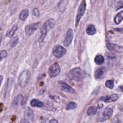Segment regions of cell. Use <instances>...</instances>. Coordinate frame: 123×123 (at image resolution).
<instances>
[{
  "label": "cell",
  "instance_id": "obj_27",
  "mask_svg": "<svg viewBox=\"0 0 123 123\" xmlns=\"http://www.w3.org/2000/svg\"><path fill=\"white\" fill-rule=\"evenodd\" d=\"M46 108L47 110L50 111L53 109V104L51 101H48L46 103Z\"/></svg>",
  "mask_w": 123,
  "mask_h": 123
},
{
  "label": "cell",
  "instance_id": "obj_26",
  "mask_svg": "<svg viewBox=\"0 0 123 123\" xmlns=\"http://www.w3.org/2000/svg\"><path fill=\"white\" fill-rule=\"evenodd\" d=\"M32 14L34 16H36V17H39V15H40V12L39 10H38V9L37 8H34V9L32 11Z\"/></svg>",
  "mask_w": 123,
  "mask_h": 123
},
{
  "label": "cell",
  "instance_id": "obj_19",
  "mask_svg": "<svg viewBox=\"0 0 123 123\" xmlns=\"http://www.w3.org/2000/svg\"><path fill=\"white\" fill-rule=\"evenodd\" d=\"M123 11H122L116 15V16L114 18V21L116 24L118 25L120 24V23L123 20Z\"/></svg>",
  "mask_w": 123,
  "mask_h": 123
},
{
  "label": "cell",
  "instance_id": "obj_16",
  "mask_svg": "<svg viewBox=\"0 0 123 123\" xmlns=\"http://www.w3.org/2000/svg\"><path fill=\"white\" fill-rule=\"evenodd\" d=\"M105 70L104 68H101L98 69L95 72V77L97 79H100L104 77Z\"/></svg>",
  "mask_w": 123,
  "mask_h": 123
},
{
  "label": "cell",
  "instance_id": "obj_21",
  "mask_svg": "<svg viewBox=\"0 0 123 123\" xmlns=\"http://www.w3.org/2000/svg\"><path fill=\"white\" fill-rule=\"evenodd\" d=\"M104 61V59L103 57L100 54L97 55L95 57V59H94L95 62L97 64H98V65L101 64L102 63H103Z\"/></svg>",
  "mask_w": 123,
  "mask_h": 123
},
{
  "label": "cell",
  "instance_id": "obj_15",
  "mask_svg": "<svg viewBox=\"0 0 123 123\" xmlns=\"http://www.w3.org/2000/svg\"><path fill=\"white\" fill-rule=\"evenodd\" d=\"M29 14V10L27 8L24 9L20 13L19 18L22 21H25L27 18Z\"/></svg>",
  "mask_w": 123,
  "mask_h": 123
},
{
  "label": "cell",
  "instance_id": "obj_8",
  "mask_svg": "<svg viewBox=\"0 0 123 123\" xmlns=\"http://www.w3.org/2000/svg\"><path fill=\"white\" fill-rule=\"evenodd\" d=\"M40 24H41V22H39L33 23L32 24H30L26 26L25 29V34L28 36H30L32 35L40 26Z\"/></svg>",
  "mask_w": 123,
  "mask_h": 123
},
{
  "label": "cell",
  "instance_id": "obj_23",
  "mask_svg": "<svg viewBox=\"0 0 123 123\" xmlns=\"http://www.w3.org/2000/svg\"><path fill=\"white\" fill-rule=\"evenodd\" d=\"M97 109H98V108L95 107H93V106L89 107L87 110V114L88 115L96 114L97 112Z\"/></svg>",
  "mask_w": 123,
  "mask_h": 123
},
{
  "label": "cell",
  "instance_id": "obj_30",
  "mask_svg": "<svg viewBox=\"0 0 123 123\" xmlns=\"http://www.w3.org/2000/svg\"><path fill=\"white\" fill-rule=\"evenodd\" d=\"M49 98H50L51 99H54L56 102L59 103L60 102V98L58 96H49Z\"/></svg>",
  "mask_w": 123,
  "mask_h": 123
},
{
  "label": "cell",
  "instance_id": "obj_12",
  "mask_svg": "<svg viewBox=\"0 0 123 123\" xmlns=\"http://www.w3.org/2000/svg\"><path fill=\"white\" fill-rule=\"evenodd\" d=\"M107 48L111 50H113L118 53L123 52V47L115 44L108 43L107 44Z\"/></svg>",
  "mask_w": 123,
  "mask_h": 123
},
{
  "label": "cell",
  "instance_id": "obj_17",
  "mask_svg": "<svg viewBox=\"0 0 123 123\" xmlns=\"http://www.w3.org/2000/svg\"><path fill=\"white\" fill-rule=\"evenodd\" d=\"M30 105L34 107L40 108L43 106V103L37 99H33L30 102Z\"/></svg>",
  "mask_w": 123,
  "mask_h": 123
},
{
  "label": "cell",
  "instance_id": "obj_31",
  "mask_svg": "<svg viewBox=\"0 0 123 123\" xmlns=\"http://www.w3.org/2000/svg\"><path fill=\"white\" fill-rule=\"evenodd\" d=\"M105 55L109 58L110 59H114L115 58H116V55L114 54L111 53H109V52H107L105 54Z\"/></svg>",
  "mask_w": 123,
  "mask_h": 123
},
{
  "label": "cell",
  "instance_id": "obj_32",
  "mask_svg": "<svg viewBox=\"0 0 123 123\" xmlns=\"http://www.w3.org/2000/svg\"><path fill=\"white\" fill-rule=\"evenodd\" d=\"M112 123H122V121L117 117H115L112 121Z\"/></svg>",
  "mask_w": 123,
  "mask_h": 123
},
{
  "label": "cell",
  "instance_id": "obj_22",
  "mask_svg": "<svg viewBox=\"0 0 123 123\" xmlns=\"http://www.w3.org/2000/svg\"><path fill=\"white\" fill-rule=\"evenodd\" d=\"M17 29V26L14 25L13 27H12L10 30L7 33L6 36L9 37V38H12L14 35V33L16 31V30Z\"/></svg>",
  "mask_w": 123,
  "mask_h": 123
},
{
  "label": "cell",
  "instance_id": "obj_38",
  "mask_svg": "<svg viewBox=\"0 0 123 123\" xmlns=\"http://www.w3.org/2000/svg\"><path fill=\"white\" fill-rule=\"evenodd\" d=\"M0 85L2 84V81H3V77L2 75H0Z\"/></svg>",
  "mask_w": 123,
  "mask_h": 123
},
{
  "label": "cell",
  "instance_id": "obj_7",
  "mask_svg": "<svg viewBox=\"0 0 123 123\" xmlns=\"http://www.w3.org/2000/svg\"><path fill=\"white\" fill-rule=\"evenodd\" d=\"M52 52L54 56L57 58H61L65 55L66 50L63 46L57 45L53 48Z\"/></svg>",
  "mask_w": 123,
  "mask_h": 123
},
{
  "label": "cell",
  "instance_id": "obj_36",
  "mask_svg": "<svg viewBox=\"0 0 123 123\" xmlns=\"http://www.w3.org/2000/svg\"><path fill=\"white\" fill-rule=\"evenodd\" d=\"M20 123H29V122L27 119H26L25 118H24L21 120Z\"/></svg>",
  "mask_w": 123,
  "mask_h": 123
},
{
  "label": "cell",
  "instance_id": "obj_40",
  "mask_svg": "<svg viewBox=\"0 0 123 123\" xmlns=\"http://www.w3.org/2000/svg\"><path fill=\"white\" fill-rule=\"evenodd\" d=\"M119 89H120V90H121L123 92V86H120L119 87Z\"/></svg>",
  "mask_w": 123,
  "mask_h": 123
},
{
  "label": "cell",
  "instance_id": "obj_25",
  "mask_svg": "<svg viewBox=\"0 0 123 123\" xmlns=\"http://www.w3.org/2000/svg\"><path fill=\"white\" fill-rule=\"evenodd\" d=\"M105 86L110 89H112L114 87V81L112 80H108L105 82Z\"/></svg>",
  "mask_w": 123,
  "mask_h": 123
},
{
  "label": "cell",
  "instance_id": "obj_4",
  "mask_svg": "<svg viewBox=\"0 0 123 123\" xmlns=\"http://www.w3.org/2000/svg\"><path fill=\"white\" fill-rule=\"evenodd\" d=\"M113 110L110 108H106L98 116L97 121L102 122L108 120L112 115Z\"/></svg>",
  "mask_w": 123,
  "mask_h": 123
},
{
  "label": "cell",
  "instance_id": "obj_6",
  "mask_svg": "<svg viewBox=\"0 0 123 123\" xmlns=\"http://www.w3.org/2000/svg\"><path fill=\"white\" fill-rule=\"evenodd\" d=\"M60 66L57 62L53 63L50 65L48 69V74L51 78L56 77L59 75L60 73Z\"/></svg>",
  "mask_w": 123,
  "mask_h": 123
},
{
  "label": "cell",
  "instance_id": "obj_33",
  "mask_svg": "<svg viewBox=\"0 0 123 123\" xmlns=\"http://www.w3.org/2000/svg\"><path fill=\"white\" fill-rule=\"evenodd\" d=\"M45 90H46V87L45 86H44V87H42L41 88V89H40V90H39V95H42V94H43L45 91Z\"/></svg>",
  "mask_w": 123,
  "mask_h": 123
},
{
  "label": "cell",
  "instance_id": "obj_35",
  "mask_svg": "<svg viewBox=\"0 0 123 123\" xmlns=\"http://www.w3.org/2000/svg\"><path fill=\"white\" fill-rule=\"evenodd\" d=\"M118 108L120 111H121L122 112H123V101L119 104Z\"/></svg>",
  "mask_w": 123,
  "mask_h": 123
},
{
  "label": "cell",
  "instance_id": "obj_2",
  "mask_svg": "<svg viewBox=\"0 0 123 123\" xmlns=\"http://www.w3.org/2000/svg\"><path fill=\"white\" fill-rule=\"evenodd\" d=\"M86 73L78 67L71 69L67 74V76L71 80L75 81H80L86 76Z\"/></svg>",
  "mask_w": 123,
  "mask_h": 123
},
{
  "label": "cell",
  "instance_id": "obj_34",
  "mask_svg": "<svg viewBox=\"0 0 123 123\" xmlns=\"http://www.w3.org/2000/svg\"><path fill=\"white\" fill-rule=\"evenodd\" d=\"M114 30L118 32L123 33V28H114Z\"/></svg>",
  "mask_w": 123,
  "mask_h": 123
},
{
  "label": "cell",
  "instance_id": "obj_28",
  "mask_svg": "<svg viewBox=\"0 0 123 123\" xmlns=\"http://www.w3.org/2000/svg\"><path fill=\"white\" fill-rule=\"evenodd\" d=\"M7 52L5 50H1L0 51V61H1L3 59L5 58L7 56Z\"/></svg>",
  "mask_w": 123,
  "mask_h": 123
},
{
  "label": "cell",
  "instance_id": "obj_18",
  "mask_svg": "<svg viewBox=\"0 0 123 123\" xmlns=\"http://www.w3.org/2000/svg\"><path fill=\"white\" fill-rule=\"evenodd\" d=\"M86 32L89 35H94L96 33V29L95 26L92 24L89 25L86 29Z\"/></svg>",
  "mask_w": 123,
  "mask_h": 123
},
{
  "label": "cell",
  "instance_id": "obj_9",
  "mask_svg": "<svg viewBox=\"0 0 123 123\" xmlns=\"http://www.w3.org/2000/svg\"><path fill=\"white\" fill-rule=\"evenodd\" d=\"M74 37V32L72 28H69L66 33L65 37L63 41V45L68 47L72 42Z\"/></svg>",
  "mask_w": 123,
  "mask_h": 123
},
{
  "label": "cell",
  "instance_id": "obj_10",
  "mask_svg": "<svg viewBox=\"0 0 123 123\" xmlns=\"http://www.w3.org/2000/svg\"><path fill=\"white\" fill-rule=\"evenodd\" d=\"M58 85L60 89L62 91L69 94H73L74 93V89L66 83L62 81H60L58 82Z\"/></svg>",
  "mask_w": 123,
  "mask_h": 123
},
{
  "label": "cell",
  "instance_id": "obj_20",
  "mask_svg": "<svg viewBox=\"0 0 123 123\" xmlns=\"http://www.w3.org/2000/svg\"><path fill=\"white\" fill-rule=\"evenodd\" d=\"M19 37L18 36H16L12 38L10 42V46L11 48H13L16 47L19 43Z\"/></svg>",
  "mask_w": 123,
  "mask_h": 123
},
{
  "label": "cell",
  "instance_id": "obj_24",
  "mask_svg": "<svg viewBox=\"0 0 123 123\" xmlns=\"http://www.w3.org/2000/svg\"><path fill=\"white\" fill-rule=\"evenodd\" d=\"M77 107V104L74 101H71L69 102L66 106V110H70L72 109H74Z\"/></svg>",
  "mask_w": 123,
  "mask_h": 123
},
{
  "label": "cell",
  "instance_id": "obj_1",
  "mask_svg": "<svg viewBox=\"0 0 123 123\" xmlns=\"http://www.w3.org/2000/svg\"><path fill=\"white\" fill-rule=\"evenodd\" d=\"M55 23V21L53 18L49 19L44 22L40 29V35L38 38V42L39 43H41L44 41L48 31L54 27Z\"/></svg>",
  "mask_w": 123,
  "mask_h": 123
},
{
  "label": "cell",
  "instance_id": "obj_11",
  "mask_svg": "<svg viewBox=\"0 0 123 123\" xmlns=\"http://www.w3.org/2000/svg\"><path fill=\"white\" fill-rule=\"evenodd\" d=\"M119 98V96L116 94H113L111 95L110 96L106 97H101L99 98V100L103 101L105 102H112L117 101Z\"/></svg>",
  "mask_w": 123,
  "mask_h": 123
},
{
  "label": "cell",
  "instance_id": "obj_37",
  "mask_svg": "<svg viewBox=\"0 0 123 123\" xmlns=\"http://www.w3.org/2000/svg\"><path fill=\"white\" fill-rule=\"evenodd\" d=\"M49 123H59L57 121V120H56L55 119H52L50 120Z\"/></svg>",
  "mask_w": 123,
  "mask_h": 123
},
{
  "label": "cell",
  "instance_id": "obj_29",
  "mask_svg": "<svg viewBox=\"0 0 123 123\" xmlns=\"http://www.w3.org/2000/svg\"><path fill=\"white\" fill-rule=\"evenodd\" d=\"M121 8H123V0H120L118 3L117 6L115 7V10L117 11Z\"/></svg>",
  "mask_w": 123,
  "mask_h": 123
},
{
  "label": "cell",
  "instance_id": "obj_14",
  "mask_svg": "<svg viewBox=\"0 0 123 123\" xmlns=\"http://www.w3.org/2000/svg\"><path fill=\"white\" fill-rule=\"evenodd\" d=\"M24 116L25 117V119H28L32 120L34 117V114L33 111L29 107H27L25 111Z\"/></svg>",
  "mask_w": 123,
  "mask_h": 123
},
{
  "label": "cell",
  "instance_id": "obj_13",
  "mask_svg": "<svg viewBox=\"0 0 123 123\" xmlns=\"http://www.w3.org/2000/svg\"><path fill=\"white\" fill-rule=\"evenodd\" d=\"M23 99H24V97L21 94L18 95L15 97H14V99H13V101L12 103V106H18L20 103L22 104Z\"/></svg>",
  "mask_w": 123,
  "mask_h": 123
},
{
  "label": "cell",
  "instance_id": "obj_5",
  "mask_svg": "<svg viewBox=\"0 0 123 123\" xmlns=\"http://www.w3.org/2000/svg\"><path fill=\"white\" fill-rule=\"evenodd\" d=\"M86 9V2L85 0H83L80 3L78 9H77V13L76 14V18H75V26L77 27L78 24L81 19V17L84 15Z\"/></svg>",
  "mask_w": 123,
  "mask_h": 123
},
{
  "label": "cell",
  "instance_id": "obj_3",
  "mask_svg": "<svg viewBox=\"0 0 123 123\" xmlns=\"http://www.w3.org/2000/svg\"><path fill=\"white\" fill-rule=\"evenodd\" d=\"M30 72L28 70L23 71L19 76L18 78V85L22 87H25L28 84L30 79Z\"/></svg>",
  "mask_w": 123,
  "mask_h": 123
},
{
  "label": "cell",
  "instance_id": "obj_39",
  "mask_svg": "<svg viewBox=\"0 0 123 123\" xmlns=\"http://www.w3.org/2000/svg\"><path fill=\"white\" fill-rule=\"evenodd\" d=\"M103 107V104H98V108H102Z\"/></svg>",
  "mask_w": 123,
  "mask_h": 123
}]
</instances>
